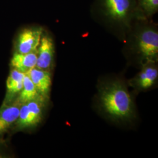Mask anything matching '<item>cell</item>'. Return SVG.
Segmentation results:
<instances>
[{"label": "cell", "mask_w": 158, "mask_h": 158, "mask_svg": "<svg viewBox=\"0 0 158 158\" xmlns=\"http://www.w3.org/2000/svg\"><path fill=\"white\" fill-rule=\"evenodd\" d=\"M145 66L137 79L138 87L143 90L151 88L158 76V69L154 65V62L147 63Z\"/></svg>", "instance_id": "30bf717a"}, {"label": "cell", "mask_w": 158, "mask_h": 158, "mask_svg": "<svg viewBox=\"0 0 158 158\" xmlns=\"http://www.w3.org/2000/svg\"><path fill=\"white\" fill-rule=\"evenodd\" d=\"M99 97L102 109L111 118L125 121L132 117V100L122 83L111 81L104 85L100 90Z\"/></svg>", "instance_id": "7a4b0ae2"}, {"label": "cell", "mask_w": 158, "mask_h": 158, "mask_svg": "<svg viewBox=\"0 0 158 158\" xmlns=\"http://www.w3.org/2000/svg\"><path fill=\"white\" fill-rule=\"evenodd\" d=\"M131 46L136 54L145 62H155L158 56V31L151 19H136L132 26Z\"/></svg>", "instance_id": "3957f363"}, {"label": "cell", "mask_w": 158, "mask_h": 158, "mask_svg": "<svg viewBox=\"0 0 158 158\" xmlns=\"http://www.w3.org/2000/svg\"><path fill=\"white\" fill-rule=\"evenodd\" d=\"M28 111V128L40 124L42 118L44 102L33 100L26 102Z\"/></svg>", "instance_id": "7c38bea8"}, {"label": "cell", "mask_w": 158, "mask_h": 158, "mask_svg": "<svg viewBox=\"0 0 158 158\" xmlns=\"http://www.w3.org/2000/svg\"><path fill=\"white\" fill-rule=\"evenodd\" d=\"M44 29L41 27L23 29L15 40V52L28 53L37 51Z\"/></svg>", "instance_id": "277c9868"}, {"label": "cell", "mask_w": 158, "mask_h": 158, "mask_svg": "<svg viewBox=\"0 0 158 158\" xmlns=\"http://www.w3.org/2000/svg\"><path fill=\"white\" fill-rule=\"evenodd\" d=\"M26 74H28L34 83L40 96L45 100H48L52 85L51 73L48 70H42L35 67Z\"/></svg>", "instance_id": "8992f818"}, {"label": "cell", "mask_w": 158, "mask_h": 158, "mask_svg": "<svg viewBox=\"0 0 158 158\" xmlns=\"http://www.w3.org/2000/svg\"><path fill=\"white\" fill-rule=\"evenodd\" d=\"M55 46L50 35L44 31L37 49L36 68L48 70L52 67L55 57Z\"/></svg>", "instance_id": "5b68a950"}, {"label": "cell", "mask_w": 158, "mask_h": 158, "mask_svg": "<svg viewBox=\"0 0 158 158\" xmlns=\"http://www.w3.org/2000/svg\"><path fill=\"white\" fill-rule=\"evenodd\" d=\"M90 12L108 27L129 31L138 19L137 0H94Z\"/></svg>", "instance_id": "6da1fadb"}, {"label": "cell", "mask_w": 158, "mask_h": 158, "mask_svg": "<svg viewBox=\"0 0 158 158\" xmlns=\"http://www.w3.org/2000/svg\"><path fill=\"white\" fill-rule=\"evenodd\" d=\"M21 105L17 102L12 105L5 104L0 108V135L5 134L15 123L19 114Z\"/></svg>", "instance_id": "52a82bcc"}, {"label": "cell", "mask_w": 158, "mask_h": 158, "mask_svg": "<svg viewBox=\"0 0 158 158\" xmlns=\"http://www.w3.org/2000/svg\"><path fill=\"white\" fill-rule=\"evenodd\" d=\"M0 158H1V155H0Z\"/></svg>", "instance_id": "5bb4252c"}, {"label": "cell", "mask_w": 158, "mask_h": 158, "mask_svg": "<svg viewBox=\"0 0 158 158\" xmlns=\"http://www.w3.org/2000/svg\"><path fill=\"white\" fill-rule=\"evenodd\" d=\"M33 100H39L45 102L46 100L36 90L34 83L29 78L28 74L25 73L22 90L19 94L17 102L21 104Z\"/></svg>", "instance_id": "8fae6325"}, {"label": "cell", "mask_w": 158, "mask_h": 158, "mask_svg": "<svg viewBox=\"0 0 158 158\" xmlns=\"http://www.w3.org/2000/svg\"><path fill=\"white\" fill-rule=\"evenodd\" d=\"M138 19H151L158 11V0H137Z\"/></svg>", "instance_id": "4fadbf2b"}, {"label": "cell", "mask_w": 158, "mask_h": 158, "mask_svg": "<svg viewBox=\"0 0 158 158\" xmlns=\"http://www.w3.org/2000/svg\"><path fill=\"white\" fill-rule=\"evenodd\" d=\"M37 51L28 53H14L11 60V66L13 69L26 73L31 69L36 67Z\"/></svg>", "instance_id": "ba28073f"}, {"label": "cell", "mask_w": 158, "mask_h": 158, "mask_svg": "<svg viewBox=\"0 0 158 158\" xmlns=\"http://www.w3.org/2000/svg\"><path fill=\"white\" fill-rule=\"evenodd\" d=\"M25 73L13 69L6 80V95L5 104L11 102L14 97L19 95L23 87Z\"/></svg>", "instance_id": "9c48e42d"}]
</instances>
